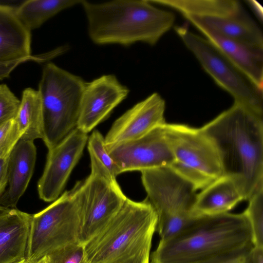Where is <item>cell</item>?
<instances>
[{
	"label": "cell",
	"mask_w": 263,
	"mask_h": 263,
	"mask_svg": "<svg viewBox=\"0 0 263 263\" xmlns=\"http://www.w3.org/2000/svg\"><path fill=\"white\" fill-rule=\"evenodd\" d=\"M253 246L243 213L197 216L174 236L160 240L150 263H205L246 255Z\"/></svg>",
	"instance_id": "1"
},
{
	"label": "cell",
	"mask_w": 263,
	"mask_h": 263,
	"mask_svg": "<svg viewBox=\"0 0 263 263\" xmlns=\"http://www.w3.org/2000/svg\"><path fill=\"white\" fill-rule=\"evenodd\" d=\"M201 129L217 149L223 175L248 200L263 187V118L233 104Z\"/></svg>",
	"instance_id": "2"
},
{
	"label": "cell",
	"mask_w": 263,
	"mask_h": 263,
	"mask_svg": "<svg viewBox=\"0 0 263 263\" xmlns=\"http://www.w3.org/2000/svg\"><path fill=\"white\" fill-rule=\"evenodd\" d=\"M91 41L99 45H155L173 27L175 16L149 0H116L100 3L82 0Z\"/></svg>",
	"instance_id": "3"
},
{
	"label": "cell",
	"mask_w": 263,
	"mask_h": 263,
	"mask_svg": "<svg viewBox=\"0 0 263 263\" xmlns=\"http://www.w3.org/2000/svg\"><path fill=\"white\" fill-rule=\"evenodd\" d=\"M157 216L146 198H127L110 221L84 246L88 263H150Z\"/></svg>",
	"instance_id": "4"
},
{
	"label": "cell",
	"mask_w": 263,
	"mask_h": 263,
	"mask_svg": "<svg viewBox=\"0 0 263 263\" xmlns=\"http://www.w3.org/2000/svg\"><path fill=\"white\" fill-rule=\"evenodd\" d=\"M83 184V180L78 181L47 208L31 215L26 263H36L59 248L79 242Z\"/></svg>",
	"instance_id": "5"
},
{
	"label": "cell",
	"mask_w": 263,
	"mask_h": 263,
	"mask_svg": "<svg viewBox=\"0 0 263 263\" xmlns=\"http://www.w3.org/2000/svg\"><path fill=\"white\" fill-rule=\"evenodd\" d=\"M85 83L53 63L44 66L37 90L42 105V140L48 149L77 127Z\"/></svg>",
	"instance_id": "6"
},
{
	"label": "cell",
	"mask_w": 263,
	"mask_h": 263,
	"mask_svg": "<svg viewBox=\"0 0 263 263\" xmlns=\"http://www.w3.org/2000/svg\"><path fill=\"white\" fill-rule=\"evenodd\" d=\"M146 198L157 216L156 231L166 240L181 231L195 217L197 190L170 166L141 171Z\"/></svg>",
	"instance_id": "7"
},
{
	"label": "cell",
	"mask_w": 263,
	"mask_h": 263,
	"mask_svg": "<svg viewBox=\"0 0 263 263\" xmlns=\"http://www.w3.org/2000/svg\"><path fill=\"white\" fill-rule=\"evenodd\" d=\"M174 29L206 72L232 96L234 104L263 118L262 89L205 37L193 33L185 26H176Z\"/></svg>",
	"instance_id": "8"
},
{
	"label": "cell",
	"mask_w": 263,
	"mask_h": 263,
	"mask_svg": "<svg viewBox=\"0 0 263 263\" xmlns=\"http://www.w3.org/2000/svg\"><path fill=\"white\" fill-rule=\"evenodd\" d=\"M163 129L174 159L170 167L196 190L223 175L217 149L201 128L165 123Z\"/></svg>",
	"instance_id": "9"
},
{
	"label": "cell",
	"mask_w": 263,
	"mask_h": 263,
	"mask_svg": "<svg viewBox=\"0 0 263 263\" xmlns=\"http://www.w3.org/2000/svg\"><path fill=\"white\" fill-rule=\"evenodd\" d=\"M83 190L79 242L85 245L110 221L127 197L118 182L92 173L83 180Z\"/></svg>",
	"instance_id": "10"
},
{
	"label": "cell",
	"mask_w": 263,
	"mask_h": 263,
	"mask_svg": "<svg viewBox=\"0 0 263 263\" xmlns=\"http://www.w3.org/2000/svg\"><path fill=\"white\" fill-rule=\"evenodd\" d=\"M164 124L138 139L106 145L119 175L172 165L174 159L165 137Z\"/></svg>",
	"instance_id": "11"
},
{
	"label": "cell",
	"mask_w": 263,
	"mask_h": 263,
	"mask_svg": "<svg viewBox=\"0 0 263 263\" xmlns=\"http://www.w3.org/2000/svg\"><path fill=\"white\" fill-rule=\"evenodd\" d=\"M88 138L87 134L76 127L48 149L44 172L37 183L42 200L51 202L59 198L82 156Z\"/></svg>",
	"instance_id": "12"
},
{
	"label": "cell",
	"mask_w": 263,
	"mask_h": 263,
	"mask_svg": "<svg viewBox=\"0 0 263 263\" xmlns=\"http://www.w3.org/2000/svg\"><path fill=\"white\" fill-rule=\"evenodd\" d=\"M129 90L114 74L86 82L77 128L87 134L105 120L128 96Z\"/></svg>",
	"instance_id": "13"
},
{
	"label": "cell",
	"mask_w": 263,
	"mask_h": 263,
	"mask_svg": "<svg viewBox=\"0 0 263 263\" xmlns=\"http://www.w3.org/2000/svg\"><path fill=\"white\" fill-rule=\"evenodd\" d=\"M164 100L157 92L134 105L117 119L104 137L106 145L138 139L165 123Z\"/></svg>",
	"instance_id": "14"
},
{
	"label": "cell",
	"mask_w": 263,
	"mask_h": 263,
	"mask_svg": "<svg viewBox=\"0 0 263 263\" xmlns=\"http://www.w3.org/2000/svg\"><path fill=\"white\" fill-rule=\"evenodd\" d=\"M198 30H206L247 46L263 49L262 32L243 9L238 13L220 17L183 16Z\"/></svg>",
	"instance_id": "15"
},
{
	"label": "cell",
	"mask_w": 263,
	"mask_h": 263,
	"mask_svg": "<svg viewBox=\"0 0 263 263\" xmlns=\"http://www.w3.org/2000/svg\"><path fill=\"white\" fill-rule=\"evenodd\" d=\"M31 217L0 205V263L25 261Z\"/></svg>",
	"instance_id": "16"
},
{
	"label": "cell",
	"mask_w": 263,
	"mask_h": 263,
	"mask_svg": "<svg viewBox=\"0 0 263 263\" xmlns=\"http://www.w3.org/2000/svg\"><path fill=\"white\" fill-rule=\"evenodd\" d=\"M36 159L33 141L20 139L8 158V187L0 197V205L15 208L32 176Z\"/></svg>",
	"instance_id": "17"
},
{
	"label": "cell",
	"mask_w": 263,
	"mask_h": 263,
	"mask_svg": "<svg viewBox=\"0 0 263 263\" xmlns=\"http://www.w3.org/2000/svg\"><path fill=\"white\" fill-rule=\"evenodd\" d=\"M15 8L0 4V63L24 59L41 61L31 55V32L19 21Z\"/></svg>",
	"instance_id": "18"
},
{
	"label": "cell",
	"mask_w": 263,
	"mask_h": 263,
	"mask_svg": "<svg viewBox=\"0 0 263 263\" xmlns=\"http://www.w3.org/2000/svg\"><path fill=\"white\" fill-rule=\"evenodd\" d=\"M200 31L257 86L263 89V49L247 46L208 30Z\"/></svg>",
	"instance_id": "19"
},
{
	"label": "cell",
	"mask_w": 263,
	"mask_h": 263,
	"mask_svg": "<svg viewBox=\"0 0 263 263\" xmlns=\"http://www.w3.org/2000/svg\"><path fill=\"white\" fill-rule=\"evenodd\" d=\"M242 200L243 197L234 182L222 175L197 194L193 215L197 217L228 213Z\"/></svg>",
	"instance_id": "20"
},
{
	"label": "cell",
	"mask_w": 263,
	"mask_h": 263,
	"mask_svg": "<svg viewBox=\"0 0 263 263\" xmlns=\"http://www.w3.org/2000/svg\"><path fill=\"white\" fill-rule=\"evenodd\" d=\"M173 8L183 16L193 15L201 17H220L232 16L243 8L236 0H149Z\"/></svg>",
	"instance_id": "21"
},
{
	"label": "cell",
	"mask_w": 263,
	"mask_h": 263,
	"mask_svg": "<svg viewBox=\"0 0 263 263\" xmlns=\"http://www.w3.org/2000/svg\"><path fill=\"white\" fill-rule=\"evenodd\" d=\"M14 120L22 134L21 139L31 141L37 139H43L42 105L37 90L28 87L23 90Z\"/></svg>",
	"instance_id": "22"
},
{
	"label": "cell",
	"mask_w": 263,
	"mask_h": 263,
	"mask_svg": "<svg viewBox=\"0 0 263 263\" xmlns=\"http://www.w3.org/2000/svg\"><path fill=\"white\" fill-rule=\"evenodd\" d=\"M82 0H28L15 8L16 16L28 31L40 27L61 11L80 4Z\"/></svg>",
	"instance_id": "23"
},
{
	"label": "cell",
	"mask_w": 263,
	"mask_h": 263,
	"mask_svg": "<svg viewBox=\"0 0 263 263\" xmlns=\"http://www.w3.org/2000/svg\"><path fill=\"white\" fill-rule=\"evenodd\" d=\"M87 148L90 159L91 173L112 182H117L119 175L115 163L108 153L104 137L94 130L88 137Z\"/></svg>",
	"instance_id": "24"
},
{
	"label": "cell",
	"mask_w": 263,
	"mask_h": 263,
	"mask_svg": "<svg viewBox=\"0 0 263 263\" xmlns=\"http://www.w3.org/2000/svg\"><path fill=\"white\" fill-rule=\"evenodd\" d=\"M248 201L243 213L251 227L254 246L263 247V187L258 189Z\"/></svg>",
	"instance_id": "25"
},
{
	"label": "cell",
	"mask_w": 263,
	"mask_h": 263,
	"mask_svg": "<svg viewBox=\"0 0 263 263\" xmlns=\"http://www.w3.org/2000/svg\"><path fill=\"white\" fill-rule=\"evenodd\" d=\"M47 263H88L84 245L70 243L46 256Z\"/></svg>",
	"instance_id": "26"
},
{
	"label": "cell",
	"mask_w": 263,
	"mask_h": 263,
	"mask_svg": "<svg viewBox=\"0 0 263 263\" xmlns=\"http://www.w3.org/2000/svg\"><path fill=\"white\" fill-rule=\"evenodd\" d=\"M22 134L14 119L0 126V159H7Z\"/></svg>",
	"instance_id": "27"
},
{
	"label": "cell",
	"mask_w": 263,
	"mask_h": 263,
	"mask_svg": "<svg viewBox=\"0 0 263 263\" xmlns=\"http://www.w3.org/2000/svg\"><path fill=\"white\" fill-rule=\"evenodd\" d=\"M20 103L6 84H0V126L15 119Z\"/></svg>",
	"instance_id": "28"
},
{
	"label": "cell",
	"mask_w": 263,
	"mask_h": 263,
	"mask_svg": "<svg viewBox=\"0 0 263 263\" xmlns=\"http://www.w3.org/2000/svg\"><path fill=\"white\" fill-rule=\"evenodd\" d=\"M29 60H33L31 59H24L10 62L0 63V80L8 78L11 73L19 65Z\"/></svg>",
	"instance_id": "29"
},
{
	"label": "cell",
	"mask_w": 263,
	"mask_h": 263,
	"mask_svg": "<svg viewBox=\"0 0 263 263\" xmlns=\"http://www.w3.org/2000/svg\"><path fill=\"white\" fill-rule=\"evenodd\" d=\"M246 263H263V247L253 246L246 254Z\"/></svg>",
	"instance_id": "30"
},
{
	"label": "cell",
	"mask_w": 263,
	"mask_h": 263,
	"mask_svg": "<svg viewBox=\"0 0 263 263\" xmlns=\"http://www.w3.org/2000/svg\"><path fill=\"white\" fill-rule=\"evenodd\" d=\"M8 184V158L0 159V197Z\"/></svg>",
	"instance_id": "31"
},
{
	"label": "cell",
	"mask_w": 263,
	"mask_h": 263,
	"mask_svg": "<svg viewBox=\"0 0 263 263\" xmlns=\"http://www.w3.org/2000/svg\"><path fill=\"white\" fill-rule=\"evenodd\" d=\"M246 2L251 8L257 18L260 22H262L263 20V9L261 6L255 1L248 0Z\"/></svg>",
	"instance_id": "32"
},
{
	"label": "cell",
	"mask_w": 263,
	"mask_h": 263,
	"mask_svg": "<svg viewBox=\"0 0 263 263\" xmlns=\"http://www.w3.org/2000/svg\"><path fill=\"white\" fill-rule=\"evenodd\" d=\"M246 255L231 258L217 259L205 263H246L245 259Z\"/></svg>",
	"instance_id": "33"
},
{
	"label": "cell",
	"mask_w": 263,
	"mask_h": 263,
	"mask_svg": "<svg viewBox=\"0 0 263 263\" xmlns=\"http://www.w3.org/2000/svg\"><path fill=\"white\" fill-rule=\"evenodd\" d=\"M36 263H47L46 256Z\"/></svg>",
	"instance_id": "34"
},
{
	"label": "cell",
	"mask_w": 263,
	"mask_h": 263,
	"mask_svg": "<svg viewBox=\"0 0 263 263\" xmlns=\"http://www.w3.org/2000/svg\"><path fill=\"white\" fill-rule=\"evenodd\" d=\"M20 263H26V261H23V262H20Z\"/></svg>",
	"instance_id": "35"
}]
</instances>
